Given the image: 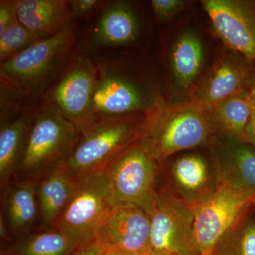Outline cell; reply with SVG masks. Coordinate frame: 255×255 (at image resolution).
I'll return each instance as SVG.
<instances>
[{
    "mask_svg": "<svg viewBox=\"0 0 255 255\" xmlns=\"http://www.w3.org/2000/svg\"><path fill=\"white\" fill-rule=\"evenodd\" d=\"M216 135L211 110L198 101L169 104L161 96L145 114L138 142L152 158L163 166L180 151L209 145Z\"/></svg>",
    "mask_w": 255,
    "mask_h": 255,
    "instance_id": "obj_1",
    "label": "cell"
},
{
    "mask_svg": "<svg viewBox=\"0 0 255 255\" xmlns=\"http://www.w3.org/2000/svg\"><path fill=\"white\" fill-rule=\"evenodd\" d=\"M72 21L58 34L39 40L0 63V84L28 105H36L68 63L76 41Z\"/></svg>",
    "mask_w": 255,
    "mask_h": 255,
    "instance_id": "obj_2",
    "label": "cell"
},
{
    "mask_svg": "<svg viewBox=\"0 0 255 255\" xmlns=\"http://www.w3.org/2000/svg\"><path fill=\"white\" fill-rule=\"evenodd\" d=\"M78 137V127L43 96L35 109L14 180L37 182L66 165Z\"/></svg>",
    "mask_w": 255,
    "mask_h": 255,
    "instance_id": "obj_3",
    "label": "cell"
},
{
    "mask_svg": "<svg viewBox=\"0 0 255 255\" xmlns=\"http://www.w3.org/2000/svg\"><path fill=\"white\" fill-rule=\"evenodd\" d=\"M145 119V114H133L84 124L67 168L75 177L107 169L138 141Z\"/></svg>",
    "mask_w": 255,
    "mask_h": 255,
    "instance_id": "obj_4",
    "label": "cell"
},
{
    "mask_svg": "<svg viewBox=\"0 0 255 255\" xmlns=\"http://www.w3.org/2000/svg\"><path fill=\"white\" fill-rule=\"evenodd\" d=\"M95 60L97 84L90 114L84 124L107 117L147 114L155 107L161 95L141 75L121 60L100 56Z\"/></svg>",
    "mask_w": 255,
    "mask_h": 255,
    "instance_id": "obj_5",
    "label": "cell"
},
{
    "mask_svg": "<svg viewBox=\"0 0 255 255\" xmlns=\"http://www.w3.org/2000/svg\"><path fill=\"white\" fill-rule=\"evenodd\" d=\"M112 208L107 169L78 176L73 195L55 229L77 247L93 241Z\"/></svg>",
    "mask_w": 255,
    "mask_h": 255,
    "instance_id": "obj_6",
    "label": "cell"
},
{
    "mask_svg": "<svg viewBox=\"0 0 255 255\" xmlns=\"http://www.w3.org/2000/svg\"><path fill=\"white\" fill-rule=\"evenodd\" d=\"M152 249L176 255H201L195 234V211L167 187L157 189L145 211Z\"/></svg>",
    "mask_w": 255,
    "mask_h": 255,
    "instance_id": "obj_7",
    "label": "cell"
},
{
    "mask_svg": "<svg viewBox=\"0 0 255 255\" xmlns=\"http://www.w3.org/2000/svg\"><path fill=\"white\" fill-rule=\"evenodd\" d=\"M162 168L138 141L133 144L107 167L112 206L134 204L145 211L155 199Z\"/></svg>",
    "mask_w": 255,
    "mask_h": 255,
    "instance_id": "obj_8",
    "label": "cell"
},
{
    "mask_svg": "<svg viewBox=\"0 0 255 255\" xmlns=\"http://www.w3.org/2000/svg\"><path fill=\"white\" fill-rule=\"evenodd\" d=\"M212 196L195 211V234L201 255H211L230 228L248 216L255 196L218 180Z\"/></svg>",
    "mask_w": 255,
    "mask_h": 255,
    "instance_id": "obj_9",
    "label": "cell"
},
{
    "mask_svg": "<svg viewBox=\"0 0 255 255\" xmlns=\"http://www.w3.org/2000/svg\"><path fill=\"white\" fill-rule=\"evenodd\" d=\"M97 78L95 58L75 49L68 63L43 96L79 128L86 122L90 114Z\"/></svg>",
    "mask_w": 255,
    "mask_h": 255,
    "instance_id": "obj_10",
    "label": "cell"
},
{
    "mask_svg": "<svg viewBox=\"0 0 255 255\" xmlns=\"http://www.w3.org/2000/svg\"><path fill=\"white\" fill-rule=\"evenodd\" d=\"M201 4L226 48L255 63V0H203Z\"/></svg>",
    "mask_w": 255,
    "mask_h": 255,
    "instance_id": "obj_11",
    "label": "cell"
},
{
    "mask_svg": "<svg viewBox=\"0 0 255 255\" xmlns=\"http://www.w3.org/2000/svg\"><path fill=\"white\" fill-rule=\"evenodd\" d=\"M255 78V63L229 50L193 90L190 99L214 108L223 101L249 90Z\"/></svg>",
    "mask_w": 255,
    "mask_h": 255,
    "instance_id": "obj_12",
    "label": "cell"
},
{
    "mask_svg": "<svg viewBox=\"0 0 255 255\" xmlns=\"http://www.w3.org/2000/svg\"><path fill=\"white\" fill-rule=\"evenodd\" d=\"M97 237L109 248L127 255H143L152 250L150 219L142 208L134 204L112 206Z\"/></svg>",
    "mask_w": 255,
    "mask_h": 255,
    "instance_id": "obj_13",
    "label": "cell"
},
{
    "mask_svg": "<svg viewBox=\"0 0 255 255\" xmlns=\"http://www.w3.org/2000/svg\"><path fill=\"white\" fill-rule=\"evenodd\" d=\"M218 182L214 167L202 155L189 154L172 163L167 187L195 211L214 194Z\"/></svg>",
    "mask_w": 255,
    "mask_h": 255,
    "instance_id": "obj_14",
    "label": "cell"
},
{
    "mask_svg": "<svg viewBox=\"0 0 255 255\" xmlns=\"http://www.w3.org/2000/svg\"><path fill=\"white\" fill-rule=\"evenodd\" d=\"M36 182L14 179L1 190V213L13 239L41 228Z\"/></svg>",
    "mask_w": 255,
    "mask_h": 255,
    "instance_id": "obj_15",
    "label": "cell"
},
{
    "mask_svg": "<svg viewBox=\"0 0 255 255\" xmlns=\"http://www.w3.org/2000/svg\"><path fill=\"white\" fill-rule=\"evenodd\" d=\"M227 139L219 142L211 139L213 167L218 180L255 196V148L251 144Z\"/></svg>",
    "mask_w": 255,
    "mask_h": 255,
    "instance_id": "obj_16",
    "label": "cell"
},
{
    "mask_svg": "<svg viewBox=\"0 0 255 255\" xmlns=\"http://www.w3.org/2000/svg\"><path fill=\"white\" fill-rule=\"evenodd\" d=\"M141 33V21L130 1H107L94 30L93 41L104 48L128 46L136 43Z\"/></svg>",
    "mask_w": 255,
    "mask_h": 255,
    "instance_id": "obj_17",
    "label": "cell"
},
{
    "mask_svg": "<svg viewBox=\"0 0 255 255\" xmlns=\"http://www.w3.org/2000/svg\"><path fill=\"white\" fill-rule=\"evenodd\" d=\"M20 23L38 40L58 34L73 21L70 0H16Z\"/></svg>",
    "mask_w": 255,
    "mask_h": 255,
    "instance_id": "obj_18",
    "label": "cell"
},
{
    "mask_svg": "<svg viewBox=\"0 0 255 255\" xmlns=\"http://www.w3.org/2000/svg\"><path fill=\"white\" fill-rule=\"evenodd\" d=\"M75 179L66 166L36 183L42 229H55L68 206L75 188Z\"/></svg>",
    "mask_w": 255,
    "mask_h": 255,
    "instance_id": "obj_19",
    "label": "cell"
},
{
    "mask_svg": "<svg viewBox=\"0 0 255 255\" xmlns=\"http://www.w3.org/2000/svg\"><path fill=\"white\" fill-rule=\"evenodd\" d=\"M36 105L18 118L0 124V189L14 180Z\"/></svg>",
    "mask_w": 255,
    "mask_h": 255,
    "instance_id": "obj_20",
    "label": "cell"
},
{
    "mask_svg": "<svg viewBox=\"0 0 255 255\" xmlns=\"http://www.w3.org/2000/svg\"><path fill=\"white\" fill-rule=\"evenodd\" d=\"M251 89L230 97L211 109L216 135L219 134L231 140L245 141L246 129L252 110Z\"/></svg>",
    "mask_w": 255,
    "mask_h": 255,
    "instance_id": "obj_21",
    "label": "cell"
},
{
    "mask_svg": "<svg viewBox=\"0 0 255 255\" xmlns=\"http://www.w3.org/2000/svg\"><path fill=\"white\" fill-rule=\"evenodd\" d=\"M170 57L179 85L184 89L196 87L204 61V49L197 35L190 30L183 32L172 47Z\"/></svg>",
    "mask_w": 255,
    "mask_h": 255,
    "instance_id": "obj_22",
    "label": "cell"
},
{
    "mask_svg": "<svg viewBox=\"0 0 255 255\" xmlns=\"http://www.w3.org/2000/svg\"><path fill=\"white\" fill-rule=\"evenodd\" d=\"M78 248L56 229H39L16 238L1 255H69Z\"/></svg>",
    "mask_w": 255,
    "mask_h": 255,
    "instance_id": "obj_23",
    "label": "cell"
},
{
    "mask_svg": "<svg viewBox=\"0 0 255 255\" xmlns=\"http://www.w3.org/2000/svg\"><path fill=\"white\" fill-rule=\"evenodd\" d=\"M211 255H255V222L248 216L225 233Z\"/></svg>",
    "mask_w": 255,
    "mask_h": 255,
    "instance_id": "obj_24",
    "label": "cell"
},
{
    "mask_svg": "<svg viewBox=\"0 0 255 255\" xmlns=\"http://www.w3.org/2000/svg\"><path fill=\"white\" fill-rule=\"evenodd\" d=\"M38 41L33 33L16 20L0 33V63L14 58Z\"/></svg>",
    "mask_w": 255,
    "mask_h": 255,
    "instance_id": "obj_25",
    "label": "cell"
},
{
    "mask_svg": "<svg viewBox=\"0 0 255 255\" xmlns=\"http://www.w3.org/2000/svg\"><path fill=\"white\" fill-rule=\"evenodd\" d=\"M187 2L184 0H152L150 4L157 19L165 21L185 9Z\"/></svg>",
    "mask_w": 255,
    "mask_h": 255,
    "instance_id": "obj_26",
    "label": "cell"
},
{
    "mask_svg": "<svg viewBox=\"0 0 255 255\" xmlns=\"http://www.w3.org/2000/svg\"><path fill=\"white\" fill-rule=\"evenodd\" d=\"M16 6V0L0 1V33L18 20Z\"/></svg>",
    "mask_w": 255,
    "mask_h": 255,
    "instance_id": "obj_27",
    "label": "cell"
},
{
    "mask_svg": "<svg viewBox=\"0 0 255 255\" xmlns=\"http://www.w3.org/2000/svg\"><path fill=\"white\" fill-rule=\"evenodd\" d=\"M108 249L105 242L97 237L93 241L78 247L69 255H105Z\"/></svg>",
    "mask_w": 255,
    "mask_h": 255,
    "instance_id": "obj_28",
    "label": "cell"
},
{
    "mask_svg": "<svg viewBox=\"0 0 255 255\" xmlns=\"http://www.w3.org/2000/svg\"><path fill=\"white\" fill-rule=\"evenodd\" d=\"M102 2L98 0H70V7L74 18L83 17Z\"/></svg>",
    "mask_w": 255,
    "mask_h": 255,
    "instance_id": "obj_29",
    "label": "cell"
},
{
    "mask_svg": "<svg viewBox=\"0 0 255 255\" xmlns=\"http://www.w3.org/2000/svg\"><path fill=\"white\" fill-rule=\"evenodd\" d=\"M252 110L251 117L246 129L245 142L251 144L255 148V78L251 89Z\"/></svg>",
    "mask_w": 255,
    "mask_h": 255,
    "instance_id": "obj_30",
    "label": "cell"
},
{
    "mask_svg": "<svg viewBox=\"0 0 255 255\" xmlns=\"http://www.w3.org/2000/svg\"><path fill=\"white\" fill-rule=\"evenodd\" d=\"M0 237L1 239L4 241H6L8 244L12 243L14 239L11 237L10 234L9 230H8L7 226L5 223L4 220L0 216Z\"/></svg>",
    "mask_w": 255,
    "mask_h": 255,
    "instance_id": "obj_31",
    "label": "cell"
},
{
    "mask_svg": "<svg viewBox=\"0 0 255 255\" xmlns=\"http://www.w3.org/2000/svg\"><path fill=\"white\" fill-rule=\"evenodd\" d=\"M143 255H176L173 253H169V252L164 251H159V250L152 249L148 253H145Z\"/></svg>",
    "mask_w": 255,
    "mask_h": 255,
    "instance_id": "obj_32",
    "label": "cell"
},
{
    "mask_svg": "<svg viewBox=\"0 0 255 255\" xmlns=\"http://www.w3.org/2000/svg\"><path fill=\"white\" fill-rule=\"evenodd\" d=\"M105 255H127L125 254H123V253H121L117 250L113 249V248H109L108 251L106 252Z\"/></svg>",
    "mask_w": 255,
    "mask_h": 255,
    "instance_id": "obj_33",
    "label": "cell"
},
{
    "mask_svg": "<svg viewBox=\"0 0 255 255\" xmlns=\"http://www.w3.org/2000/svg\"><path fill=\"white\" fill-rule=\"evenodd\" d=\"M254 206H255V199H254Z\"/></svg>",
    "mask_w": 255,
    "mask_h": 255,
    "instance_id": "obj_34",
    "label": "cell"
}]
</instances>
